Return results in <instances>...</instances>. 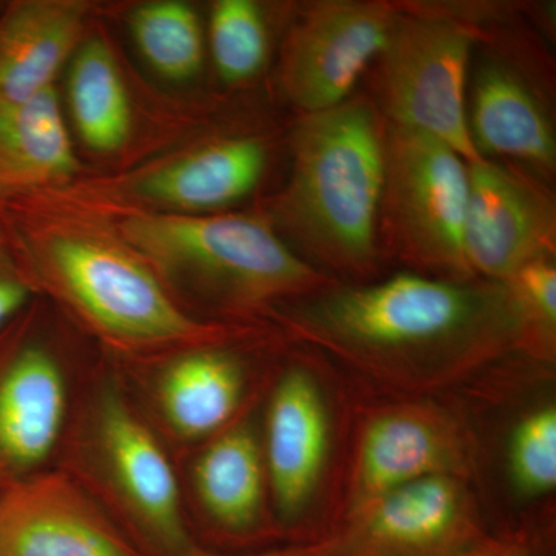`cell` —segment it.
<instances>
[{
    "label": "cell",
    "mask_w": 556,
    "mask_h": 556,
    "mask_svg": "<svg viewBox=\"0 0 556 556\" xmlns=\"http://www.w3.org/2000/svg\"><path fill=\"white\" fill-rule=\"evenodd\" d=\"M311 338L354 356L402 361L485 353L522 342L506 285H468L399 274L328 291L300 314Z\"/></svg>",
    "instance_id": "6da1fadb"
},
{
    "label": "cell",
    "mask_w": 556,
    "mask_h": 556,
    "mask_svg": "<svg viewBox=\"0 0 556 556\" xmlns=\"http://www.w3.org/2000/svg\"><path fill=\"white\" fill-rule=\"evenodd\" d=\"M386 129L364 98L305 115L294 137L281 223L317 263L348 274L376 265Z\"/></svg>",
    "instance_id": "7a4b0ae2"
},
{
    "label": "cell",
    "mask_w": 556,
    "mask_h": 556,
    "mask_svg": "<svg viewBox=\"0 0 556 556\" xmlns=\"http://www.w3.org/2000/svg\"><path fill=\"white\" fill-rule=\"evenodd\" d=\"M124 232L153 258L206 278L237 302H269L327 285L257 218L138 215Z\"/></svg>",
    "instance_id": "3957f363"
},
{
    "label": "cell",
    "mask_w": 556,
    "mask_h": 556,
    "mask_svg": "<svg viewBox=\"0 0 556 556\" xmlns=\"http://www.w3.org/2000/svg\"><path fill=\"white\" fill-rule=\"evenodd\" d=\"M467 161L439 139L387 123L379 237L405 262L471 277L464 254Z\"/></svg>",
    "instance_id": "277c9868"
},
{
    "label": "cell",
    "mask_w": 556,
    "mask_h": 556,
    "mask_svg": "<svg viewBox=\"0 0 556 556\" xmlns=\"http://www.w3.org/2000/svg\"><path fill=\"white\" fill-rule=\"evenodd\" d=\"M473 36L447 14H397L379 56L388 123L445 142L467 163L484 159L471 139L466 109Z\"/></svg>",
    "instance_id": "5b68a950"
},
{
    "label": "cell",
    "mask_w": 556,
    "mask_h": 556,
    "mask_svg": "<svg viewBox=\"0 0 556 556\" xmlns=\"http://www.w3.org/2000/svg\"><path fill=\"white\" fill-rule=\"evenodd\" d=\"M94 453L129 521L131 543L142 556H193L199 544L182 515L177 477L159 439L115 388L98 399Z\"/></svg>",
    "instance_id": "8992f818"
},
{
    "label": "cell",
    "mask_w": 556,
    "mask_h": 556,
    "mask_svg": "<svg viewBox=\"0 0 556 556\" xmlns=\"http://www.w3.org/2000/svg\"><path fill=\"white\" fill-rule=\"evenodd\" d=\"M49 258L62 291L102 331L130 342H177L203 327L166 294L144 265L108 243L62 237Z\"/></svg>",
    "instance_id": "52a82bcc"
},
{
    "label": "cell",
    "mask_w": 556,
    "mask_h": 556,
    "mask_svg": "<svg viewBox=\"0 0 556 556\" xmlns=\"http://www.w3.org/2000/svg\"><path fill=\"white\" fill-rule=\"evenodd\" d=\"M397 10L383 2L316 3L291 31L285 91L305 115L350 100L358 79L386 49Z\"/></svg>",
    "instance_id": "ba28073f"
},
{
    "label": "cell",
    "mask_w": 556,
    "mask_h": 556,
    "mask_svg": "<svg viewBox=\"0 0 556 556\" xmlns=\"http://www.w3.org/2000/svg\"><path fill=\"white\" fill-rule=\"evenodd\" d=\"M481 538L459 482L433 475L354 508L345 529L318 546L329 556H459Z\"/></svg>",
    "instance_id": "9c48e42d"
},
{
    "label": "cell",
    "mask_w": 556,
    "mask_h": 556,
    "mask_svg": "<svg viewBox=\"0 0 556 556\" xmlns=\"http://www.w3.org/2000/svg\"><path fill=\"white\" fill-rule=\"evenodd\" d=\"M467 166L464 254L471 274L506 283L529 263L554 257L555 206L547 193L492 161Z\"/></svg>",
    "instance_id": "30bf717a"
},
{
    "label": "cell",
    "mask_w": 556,
    "mask_h": 556,
    "mask_svg": "<svg viewBox=\"0 0 556 556\" xmlns=\"http://www.w3.org/2000/svg\"><path fill=\"white\" fill-rule=\"evenodd\" d=\"M0 556H142L73 479L35 473L0 489Z\"/></svg>",
    "instance_id": "8fae6325"
},
{
    "label": "cell",
    "mask_w": 556,
    "mask_h": 556,
    "mask_svg": "<svg viewBox=\"0 0 556 556\" xmlns=\"http://www.w3.org/2000/svg\"><path fill=\"white\" fill-rule=\"evenodd\" d=\"M67 382L56 358L22 345L0 358V489L38 473L67 417Z\"/></svg>",
    "instance_id": "7c38bea8"
},
{
    "label": "cell",
    "mask_w": 556,
    "mask_h": 556,
    "mask_svg": "<svg viewBox=\"0 0 556 556\" xmlns=\"http://www.w3.org/2000/svg\"><path fill=\"white\" fill-rule=\"evenodd\" d=\"M329 448L327 405L303 369L281 378L269 402L265 466L278 515L294 521L316 492Z\"/></svg>",
    "instance_id": "4fadbf2b"
},
{
    "label": "cell",
    "mask_w": 556,
    "mask_h": 556,
    "mask_svg": "<svg viewBox=\"0 0 556 556\" xmlns=\"http://www.w3.org/2000/svg\"><path fill=\"white\" fill-rule=\"evenodd\" d=\"M460 463L456 438L438 417L417 409H391L375 417L361 439L358 506L417 479L453 475Z\"/></svg>",
    "instance_id": "5bb4252c"
},
{
    "label": "cell",
    "mask_w": 556,
    "mask_h": 556,
    "mask_svg": "<svg viewBox=\"0 0 556 556\" xmlns=\"http://www.w3.org/2000/svg\"><path fill=\"white\" fill-rule=\"evenodd\" d=\"M467 119L481 156H507L544 175L555 170L554 127L536 94L514 70L497 62L478 70Z\"/></svg>",
    "instance_id": "9a60e30c"
},
{
    "label": "cell",
    "mask_w": 556,
    "mask_h": 556,
    "mask_svg": "<svg viewBox=\"0 0 556 556\" xmlns=\"http://www.w3.org/2000/svg\"><path fill=\"white\" fill-rule=\"evenodd\" d=\"M84 10L64 0L17 7L0 25V102L30 100L53 87L73 56Z\"/></svg>",
    "instance_id": "2e32d148"
},
{
    "label": "cell",
    "mask_w": 556,
    "mask_h": 556,
    "mask_svg": "<svg viewBox=\"0 0 556 556\" xmlns=\"http://www.w3.org/2000/svg\"><path fill=\"white\" fill-rule=\"evenodd\" d=\"M266 160L257 139H225L149 174L139 182V193L185 211H215L257 188Z\"/></svg>",
    "instance_id": "e0dca14e"
},
{
    "label": "cell",
    "mask_w": 556,
    "mask_h": 556,
    "mask_svg": "<svg viewBox=\"0 0 556 556\" xmlns=\"http://www.w3.org/2000/svg\"><path fill=\"white\" fill-rule=\"evenodd\" d=\"M193 484L203 510L223 535L244 540L257 532L265 459L254 431L230 428L201 453Z\"/></svg>",
    "instance_id": "ac0fdd59"
},
{
    "label": "cell",
    "mask_w": 556,
    "mask_h": 556,
    "mask_svg": "<svg viewBox=\"0 0 556 556\" xmlns=\"http://www.w3.org/2000/svg\"><path fill=\"white\" fill-rule=\"evenodd\" d=\"M243 369L229 354L190 351L161 372L156 396L175 433L204 438L228 422L243 394Z\"/></svg>",
    "instance_id": "d6986e66"
},
{
    "label": "cell",
    "mask_w": 556,
    "mask_h": 556,
    "mask_svg": "<svg viewBox=\"0 0 556 556\" xmlns=\"http://www.w3.org/2000/svg\"><path fill=\"white\" fill-rule=\"evenodd\" d=\"M0 169L22 181L65 178L78 169L54 87L27 101L0 102Z\"/></svg>",
    "instance_id": "ffe728a7"
},
{
    "label": "cell",
    "mask_w": 556,
    "mask_h": 556,
    "mask_svg": "<svg viewBox=\"0 0 556 556\" xmlns=\"http://www.w3.org/2000/svg\"><path fill=\"white\" fill-rule=\"evenodd\" d=\"M70 110L89 148L113 152L130 131V104L112 51L91 39L73 54L68 75Z\"/></svg>",
    "instance_id": "44dd1931"
},
{
    "label": "cell",
    "mask_w": 556,
    "mask_h": 556,
    "mask_svg": "<svg viewBox=\"0 0 556 556\" xmlns=\"http://www.w3.org/2000/svg\"><path fill=\"white\" fill-rule=\"evenodd\" d=\"M130 30L146 61L164 78L192 79L203 62V31L192 7L175 0L150 2L130 17Z\"/></svg>",
    "instance_id": "7402d4cb"
},
{
    "label": "cell",
    "mask_w": 556,
    "mask_h": 556,
    "mask_svg": "<svg viewBox=\"0 0 556 556\" xmlns=\"http://www.w3.org/2000/svg\"><path fill=\"white\" fill-rule=\"evenodd\" d=\"M211 49L222 78H254L268 58V31L251 0H219L212 9Z\"/></svg>",
    "instance_id": "603a6c76"
},
{
    "label": "cell",
    "mask_w": 556,
    "mask_h": 556,
    "mask_svg": "<svg viewBox=\"0 0 556 556\" xmlns=\"http://www.w3.org/2000/svg\"><path fill=\"white\" fill-rule=\"evenodd\" d=\"M515 485L526 495H543L556 485V408L547 405L527 415L510 442Z\"/></svg>",
    "instance_id": "cb8c5ba5"
},
{
    "label": "cell",
    "mask_w": 556,
    "mask_h": 556,
    "mask_svg": "<svg viewBox=\"0 0 556 556\" xmlns=\"http://www.w3.org/2000/svg\"><path fill=\"white\" fill-rule=\"evenodd\" d=\"M522 328V342L546 340L551 345L556 328V268L551 258L529 263L506 281Z\"/></svg>",
    "instance_id": "d4e9b609"
},
{
    "label": "cell",
    "mask_w": 556,
    "mask_h": 556,
    "mask_svg": "<svg viewBox=\"0 0 556 556\" xmlns=\"http://www.w3.org/2000/svg\"><path fill=\"white\" fill-rule=\"evenodd\" d=\"M459 556H533V551L525 535L484 536Z\"/></svg>",
    "instance_id": "484cf974"
},
{
    "label": "cell",
    "mask_w": 556,
    "mask_h": 556,
    "mask_svg": "<svg viewBox=\"0 0 556 556\" xmlns=\"http://www.w3.org/2000/svg\"><path fill=\"white\" fill-rule=\"evenodd\" d=\"M30 291L17 278L0 276V327L27 302Z\"/></svg>",
    "instance_id": "4316f807"
},
{
    "label": "cell",
    "mask_w": 556,
    "mask_h": 556,
    "mask_svg": "<svg viewBox=\"0 0 556 556\" xmlns=\"http://www.w3.org/2000/svg\"><path fill=\"white\" fill-rule=\"evenodd\" d=\"M193 556H329L320 546L281 548V551L262 552V554L249 555H219L200 548Z\"/></svg>",
    "instance_id": "83f0119b"
}]
</instances>
